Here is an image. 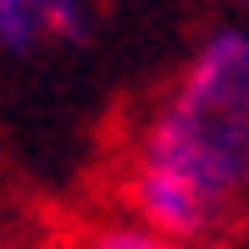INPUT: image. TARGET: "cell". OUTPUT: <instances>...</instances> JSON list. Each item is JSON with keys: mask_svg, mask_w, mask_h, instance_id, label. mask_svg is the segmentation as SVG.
Masks as SVG:
<instances>
[{"mask_svg": "<svg viewBox=\"0 0 249 249\" xmlns=\"http://www.w3.org/2000/svg\"><path fill=\"white\" fill-rule=\"evenodd\" d=\"M122 205L188 244L249 205V22H216L122 155Z\"/></svg>", "mask_w": 249, "mask_h": 249, "instance_id": "obj_1", "label": "cell"}, {"mask_svg": "<svg viewBox=\"0 0 249 249\" xmlns=\"http://www.w3.org/2000/svg\"><path fill=\"white\" fill-rule=\"evenodd\" d=\"M94 0H0L6 55H34L45 45H89Z\"/></svg>", "mask_w": 249, "mask_h": 249, "instance_id": "obj_2", "label": "cell"}, {"mask_svg": "<svg viewBox=\"0 0 249 249\" xmlns=\"http://www.w3.org/2000/svg\"><path fill=\"white\" fill-rule=\"evenodd\" d=\"M72 249H199V244H188V238H178V232H166V227L144 222V216H133V211H122V216L89 222L78 238H72Z\"/></svg>", "mask_w": 249, "mask_h": 249, "instance_id": "obj_3", "label": "cell"}, {"mask_svg": "<svg viewBox=\"0 0 249 249\" xmlns=\"http://www.w3.org/2000/svg\"><path fill=\"white\" fill-rule=\"evenodd\" d=\"M232 6H238V11H244V17H249V0H232Z\"/></svg>", "mask_w": 249, "mask_h": 249, "instance_id": "obj_4", "label": "cell"}]
</instances>
